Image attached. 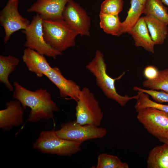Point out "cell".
<instances>
[{
  "label": "cell",
  "instance_id": "6da1fadb",
  "mask_svg": "<svg viewBox=\"0 0 168 168\" xmlns=\"http://www.w3.org/2000/svg\"><path fill=\"white\" fill-rule=\"evenodd\" d=\"M13 85V98L20 102L25 110L27 107L30 109L28 121L34 123L42 119L49 120L53 118L54 112L59 111L46 89L30 91L17 81L14 82Z\"/></svg>",
  "mask_w": 168,
  "mask_h": 168
},
{
  "label": "cell",
  "instance_id": "7a4b0ae2",
  "mask_svg": "<svg viewBox=\"0 0 168 168\" xmlns=\"http://www.w3.org/2000/svg\"><path fill=\"white\" fill-rule=\"evenodd\" d=\"M86 68L94 76L96 84L105 95L108 98L116 101L120 105L124 106L129 100H137L138 95L129 96H122L118 94L115 88V82L124 74L116 78L110 77L107 73V65L105 62L103 54L97 50L94 58L86 66Z\"/></svg>",
  "mask_w": 168,
  "mask_h": 168
},
{
  "label": "cell",
  "instance_id": "3957f363",
  "mask_svg": "<svg viewBox=\"0 0 168 168\" xmlns=\"http://www.w3.org/2000/svg\"><path fill=\"white\" fill-rule=\"evenodd\" d=\"M43 35L46 43L62 53L75 45L78 34L63 19H43Z\"/></svg>",
  "mask_w": 168,
  "mask_h": 168
},
{
  "label": "cell",
  "instance_id": "277c9868",
  "mask_svg": "<svg viewBox=\"0 0 168 168\" xmlns=\"http://www.w3.org/2000/svg\"><path fill=\"white\" fill-rule=\"evenodd\" d=\"M82 142L61 138L53 130L41 132L33 147L44 153L70 156L81 150Z\"/></svg>",
  "mask_w": 168,
  "mask_h": 168
},
{
  "label": "cell",
  "instance_id": "5b68a950",
  "mask_svg": "<svg viewBox=\"0 0 168 168\" xmlns=\"http://www.w3.org/2000/svg\"><path fill=\"white\" fill-rule=\"evenodd\" d=\"M76 106V121L81 125L89 124L99 126L103 114L94 94L88 88L81 89Z\"/></svg>",
  "mask_w": 168,
  "mask_h": 168
},
{
  "label": "cell",
  "instance_id": "8992f818",
  "mask_svg": "<svg viewBox=\"0 0 168 168\" xmlns=\"http://www.w3.org/2000/svg\"><path fill=\"white\" fill-rule=\"evenodd\" d=\"M43 20L41 17L37 14L33 16L27 27L22 30L26 39L24 46L44 56L56 59L57 56L62 55L63 53L55 49L46 42L43 35Z\"/></svg>",
  "mask_w": 168,
  "mask_h": 168
},
{
  "label": "cell",
  "instance_id": "52a82bcc",
  "mask_svg": "<svg viewBox=\"0 0 168 168\" xmlns=\"http://www.w3.org/2000/svg\"><path fill=\"white\" fill-rule=\"evenodd\" d=\"M55 132L61 138L83 142L103 138L106 135L107 131L105 128L102 127L89 124H80L75 120L62 124L60 129Z\"/></svg>",
  "mask_w": 168,
  "mask_h": 168
},
{
  "label": "cell",
  "instance_id": "ba28073f",
  "mask_svg": "<svg viewBox=\"0 0 168 168\" xmlns=\"http://www.w3.org/2000/svg\"><path fill=\"white\" fill-rule=\"evenodd\" d=\"M137 113V119L149 133L159 140L168 139V113L152 107Z\"/></svg>",
  "mask_w": 168,
  "mask_h": 168
},
{
  "label": "cell",
  "instance_id": "9c48e42d",
  "mask_svg": "<svg viewBox=\"0 0 168 168\" xmlns=\"http://www.w3.org/2000/svg\"><path fill=\"white\" fill-rule=\"evenodd\" d=\"M18 10V1L8 0L0 13V25L3 28L5 35L4 42L7 44L11 35L20 30L25 29L30 23Z\"/></svg>",
  "mask_w": 168,
  "mask_h": 168
},
{
  "label": "cell",
  "instance_id": "30bf717a",
  "mask_svg": "<svg viewBox=\"0 0 168 168\" xmlns=\"http://www.w3.org/2000/svg\"><path fill=\"white\" fill-rule=\"evenodd\" d=\"M63 19L81 36L90 35L91 21L86 11L73 0L67 2L63 14Z\"/></svg>",
  "mask_w": 168,
  "mask_h": 168
},
{
  "label": "cell",
  "instance_id": "8fae6325",
  "mask_svg": "<svg viewBox=\"0 0 168 168\" xmlns=\"http://www.w3.org/2000/svg\"><path fill=\"white\" fill-rule=\"evenodd\" d=\"M44 76L58 88L60 97H69L76 102L78 101L81 91L80 86L73 81L65 78L59 68L52 67Z\"/></svg>",
  "mask_w": 168,
  "mask_h": 168
},
{
  "label": "cell",
  "instance_id": "7c38bea8",
  "mask_svg": "<svg viewBox=\"0 0 168 168\" xmlns=\"http://www.w3.org/2000/svg\"><path fill=\"white\" fill-rule=\"evenodd\" d=\"M69 0H36L27 11L36 12L43 19H63V13Z\"/></svg>",
  "mask_w": 168,
  "mask_h": 168
},
{
  "label": "cell",
  "instance_id": "4fadbf2b",
  "mask_svg": "<svg viewBox=\"0 0 168 168\" xmlns=\"http://www.w3.org/2000/svg\"><path fill=\"white\" fill-rule=\"evenodd\" d=\"M6 106L5 109L0 110V128L4 131H8L13 127L23 124L25 109L16 99L7 102Z\"/></svg>",
  "mask_w": 168,
  "mask_h": 168
},
{
  "label": "cell",
  "instance_id": "5bb4252c",
  "mask_svg": "<svg viewBox=\"0 0 168 168\" xmlns=\"http://www.w3.org/2000/svg\"><path fill=\"white\" fill-rule=\"evenodd\" d=\"M22 59L28 70L39 78L44 76L52 68L44 55L29 48L24 50Z\"/></svg>",
  "mask_w": 168,
  "mask_h": 168
},
{
  "label": "cell",
  "instance_id": "9a60e30c",
  "mask_svg": "<svg viewBox=\"0 0 168 168\" xmlns=\"http://www.w3.org/2000/svg\"><path fill=\"white\" fill-rule=\"evenodd\" d=\"M149 32L144 17L142 16L128 33L131 35L136 47H142L146 51L153 54L155 44Z\"/></svg>",
  "mask_w": 168,
  "mask_h": 168
},
{
  "label": "cell",
  "instance_id": "2e32d148",
  "mask_svg": "<svg viewBox=\"0 0 168 168\" xmlns=\"http://www.w3.org/2000/svg\"><path fill=\"white\" fill-rule=\"evenodd\" d=\"M144 17L154 44H162L167 34V25L152 16L146 15Z\"/></svg>",
  "mask_w": 168,
  "mask_h": 168
},
{
  "label": "cell",
  "instance_id": "e0dca14e",
  "mask_svg": "<svg viewBox=\"0 0 168 168\" xmlns=\"http://www.w3.org/2000/svg\"><path fill=\"white\" fill-rule=\"evenodd\" d=\"M130 7L127 12L125 20L121 22L118 36L123 33H128L136 24L143 13L144 5L139 0H130Z\"/></svg>",
  "mask_w": 168,
  "mask_h": 168
},
{
  "label": "cell",
  "instance_id": "ac0fdd59",
  "mask_svg": "<svg viewBox=\"0 0 168 168\" xmlns=\"http://www.w3.org/2000/svg\"><path fill=\"white\" fill-rule=\"evenodd\" d=\"M20 62L19 59L14 56L0 55V82L11 91L14 89L9 81V76L14 71Z\"/></svg>",
  "mask_w": 168,
  "mask_h": 168
},
{
  "label": "cell",
  "instance_id": "d6986e66",
  "mask_svg": "<svg viewBox=\"0 0 168 168\" xmlns=\"http://www.w3.org/2000/svg\"><path fill=\"white\" fill-rule=\"evenodd\" d=\"M157 145L150 152L147 160V168H168V145Z\"/></svg>",
  "mask_w": 168,
  "mask_h": 168
},
{
  "label": "cell",
  "instance_id": "ffe728a7",
  "mask_svg": "<svg viewBox=\"0 0 168 168\" xmlns=\"http://www.w3.org/2000/svg\"><path fill=\"white\" fill-rule=\"evenodd\" d=\"M162 3L161 0H146L143 13L153 16L168 25V8Z\"/></svg>",
  "mask_w": 168,
  "mask_h": 168
},
{
  "label": "cell",
  "instance_id": "44dd1931",
  "mask_svg": "<svg viewBox=\"0 0 168 168\" xmlns=\"http://www.w3.org/2000/svg\"><path fill=\"white\" fill-rule=\"evenodd\" d=\"M100 26L105 33L118 36L121 22L118 15L99 14Z\"/></svg>",
  "mask_w": 168,
  "mask_h": 168
},
{
  "label": "cell",
  "instance_id": "7402d4cb",
  "mask_svg": "<svg viewBox=\"0 0 168 168\" xmlns=\"http://www.w3.org/2000/svg\"><path fill=\"white\" fill-rule=\"evenodd\" d=\"M142 84L144 87L150 90H160L168 94V68L159 71L156 78L146 79Z\"/></svg>",
  "mask_w": 168,
  "mask_h": 168
},
{
  "label": "cell",
  "instance_id": "603a6c76",
  "mask_svg": "<svg viewBox=\"0 0 168 168\" xmlns=\"http://www.w3.org/2000/svg\"><path fill=\"white\" fill-rule=\"evenodd\" d=\"M128 164L122 162L117 156L101 153L97 158L96 168H128Z\"/></svg>",
  "mask_w": 168,
  "mask_h": 168
},
{
  "label": "cell",
  "instance_id": "cb8c5ba5",
  "mask_svg": "<svg viewBox=\"0 0 168 168\" xmlns=\"http://www.w3.org/2000/svg\"><path fill=\"white\" fill-rule=\"evenodd\" d=\"M139 97L134 106L138 112L141 110L147 107H152L168 113V104L164 105L151 100L149 95L141 91H138Z\"/></svg>",
  "mask_w": 168,
  "mask_h": 168
},
{
  "label": "cell",
  "instance_id": "d4e9b609",
  "mask_svg": "<svg viewBox=\"0 0 168 168\" xmlns=\"http://www.w3.org/2000/svg\"><path fill=\"white\" fill-rule=\"evenodd\" d=\"M123 4V0H105L101 5L100 13L118 15Z\"/></svg>",
  "mask_w": 168,
  "mask_h": 168
},
{
  "label": "cell",
  "instance_id": "484cf974",
  "mask_svg": "<svg viewBox=\"0 0 168 168\" xmlns=\"http://www.w3.org/2000/svg\"><path fill=\"white\" fill-rule=\"evenodd\" d=\"M133 89L135 91H141L147 94L157 103L168 102V94L163 91L145 89L136 86H134Z\"/></svg>",
  "mask_w": 168,
  "mask_h": 168
},
{
  "label": "cell",
  "instance_id": "4316f807",
  "mask_svg": "<svg viewBox=\"0 0 168 168\" xmlns=\"http://www.w3.org/2000/svg\"><path fill=\"white\" fill-rule=\"evenodd\" d=\"M159 71L155 66L149 65L146 67L144 70L145 77L148 80H153L157 77Z\"/></svg>",
  "mask_w": 168,
  "mask_h": 168
},
{
  "label": "cell",
  "instance_id": "83f0119b",
  "mask_svg": "<svg viewBox=\"0 0 168 168\" xmlns=\"http://www.w3.org/2000/svg\"><path fill=\"white\" fill-rule=\"evenodd\" d=\"M161 142L166 143L168 145V139H163L159 140Z\"/></svg>",
  "mask_w": 168,
  "mask_h": 168
},
{
  "label": "cell",
  "instance_id": "f1b7e54d",
  "mask_svg": "<svg viewBox=\"0 0 168 168\" xmlns=\"http://www.w3.org/2000/svg\"><path fill=\"white\" fill-rule=\"evenodd\" d=\"M162 2L168 6V0H161Z\"/></svg>",
  "mask_w": 168,
  "mask_h": 168
},
{
  "label": "cell",
  "instance_id": "f546056e",
  "mask_svg": "<svg viewBox=\"0 0 168 168\" xmlns=\"http://www.w3.org/2000/svg\"><path fill=\"white\" fill-rule=\"evenodd\" d=\"M140 2L143 4L144 5L146 0H139Z\"/></svg>",
  "mask_w": 168,
  "mask_h": 168
},
{
  "label": "cell",
  "instance_id": "4dcf8cb0",
  "mask_svg": "<svg viewBox=\"0 0 168 168\" xmlns=\"http://www.w3.org/2000/svg\"><path fill=\"white\" fill-rule=\"evenodd\" d=\"M13 1H18V0H12Z\"/></svg>",
  "mask_w": 168,
  "mask_h": 168
}]
</instances>
